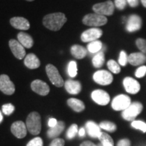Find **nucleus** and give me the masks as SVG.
I'll return each instance as SVG.
<instances>
[{"label":"nucleus","instance_id":"nucleus-20","mask_svg":"<svg viewBox=\"0 0 146 146\" xmlns=\"http://www.w3.org/2000/svg\"><path fill=\"white\" fill-rule=\"evenodd\" d=\"M64 86L67 92L72 95L78 94L81 91V85L77 81L68 80L65 82Z\"/></svg>","mask_w":146,"mask_h":146},{"label":"nucleus","instance_id":"nucleus-32","mask_svg":"<svg viewBox=\"0 0 146 146\" xmlns=\"http://www.w3.org/2000/svg\"><path fill=\"white\" fill-rule=\"evenodd\" d=\"M78 133V126L76 124H72L68 129L67 130L66 132V137L68 139H72L73 138L75 137L76 135Z\"/></svg>","mask_w":146,"mask_h":146},{"label":"nucleus","instance_id":"nucleus-25","mask_svg":"<svg viewBox=\"0 0 146 146\" xmlns=\"http://www.w3.org/2000/svg\"><path fill=\"white\" fill-rule=\"evenodd\" d=\"M71 54L76 59H83L87 56V51L85 47L79 45H74L70 49Z\"/></svg>","mask_w":146,"mask_h":146},{"label":"nucleus","instance_id":"nucleus-37","mask_svg":"<svg viewBox=\"0 0 146 146\" xmlns=\"http://www.w3.org/2000/svg\"><path fill=\"white\" fill-rule=\"evenodd\" d=\"M146 74V66H141L137 69L135 75L137 78H142Z\"/></svg>","mask_w":146,"mask_h":146},{"label":"nucleus","instance_id":"nucleus-24","mask_svg":"<svg viewBox=\"0 0 146 146\" xmlns=\"http://www.w3.org/2000/svg\"><path fill=\"white\" fill-rule=\"evenodd\" d=\"M67 104L73 110L76 112H81L85 110V106L81 100L76 98H70L67 100Z\"/></svg>","mask_w":146,"mask_h":146},{"label":"nucleus","instance_id":"nucleus-23","mask_svg":"<svg viewBox=\"0 0 146 146\" xmlns=\"http://www.w3.org/2000/svg\"><path fill=\"white\" fill-rule=\"evenodd\" d=\"M18 39L20 43L24 47L26 48H31L33 45V40L31 36L29 35L26 33L21 32L18 34Z\"/></svg>","mask_w":146,"mask_h":146},{"label":"nucleus","instance_id":"nucleus-8","mask_svg":"<svg viewBox=\"0 0 146 146\" xmlns=\"http://www.w3.org/2000/svg\"><path fill=\"white\" fill-rule=\"evenodd\" d=\"M94 81L101 85H108L113 81V76L110 72L105 70H98L93 76Z\"/></svg>","mask_w":146,"mask_h":146},{"label":"nucleus","instance_id":"nucleus-30","mask_svg":"<svg viewBox=\"0 0 146 146\" xmlns=\"http://www.w3.org/2000/svg\"><path fill=\"white\" fill-rule=\"evenodd\" d=\"M108 68L114 74H118L120 72V66L118 63L114 60H110L107 63Z\"/></svg>","mask_w":146,"mask_h":146},{"label":"nucleus","instance_id":"nucleus-14","mask_svg":"<svg viewBox=\"0 0 146 146\" xmlns=\"http://www.w3.org/2000/svg\"><path fill=\"white\" fill-rule=\"evenodd\" d=\"M9 46L12 54L17 59L22 60L25 57L26 55L25 49L19 41L15 39H11L9 41Z\"/></svg>","mask_w":146,"mask_h":146},{"label":"nucleus","instance_id":"nucleus-10","mask_svg":"<svg viewBox=\"0 0 146 146\" xmlns=\"http://www.w3.org/2000/svg\"><path fill=\"white\" fill-rule=\"evenodd\" d=\"M103 34L102 29L94 27L84 31L81 35V39L83 42H92L101 37Z\"/></svg>","mask_w":146,"mask_h":146},{"label":"nucleus","instance_id":"nucleus-18","mask_svg":"<svg viewBox=\"0 0 146 146\" xmlns=\"http://www.w3.org/2000/svg\"><path fill=\"white\" fill-rule=\"evenodd\" d=\"M10 24L12 27L19 30L26 31L30 28V23L27 19L23 17H14L10 19Z\"/></svg>","mask_w":146,"mask_h":146},{"label":"nucleus","instance_id":"nucleus-22","mask_svg":"<svg viewBox=\"0 0 146 146\" xmlns=\"http://www.w3.org/2000/svg\"><path fill=\"white\" fill-rule=\"evenodd\" d=\"M65 128V123L62 121H58L55 127L50 128L47 131V136L49 138H56L61 134Z\"/></svg>","mask_w":146,"mask_h":146},{"label":"nucleus","instance_id":"nucleus-45","mask_svg":"<svg viewBox=\"0 0 146 146\" xmlns=\"http://www.w3.org/2000/svg\"><path fill=\"white\" fill-rule=\"evenodd\" d=\"M78 135H79V137H83L85 135V129H84V128H81V129H79V131H78Z\"/></svg>","mask_w":146,"mask_h":146},{"label":"nucleus","instance_id":"nucleus-21","mask_svg":"<svg viewBox=\"0 0 146 146\" xmlns=\"http://www.w3.org/2000/svg\"><path fill=\"white\" fill-rule=\"evenodd\" d=\"M24 63L27 68L30 69H36L39 68L41 64L39 58L34 54H29L27 55L25 57Z\"/></svg>","mask_w":146,"mask_h":146},{"label":"nucleus","instance_id":"nucleus-16","mask_svg":"<svg viewBox=\"0 0 146 146\" xmlns=\"http://www.w3.org/2000/svg\"><path fill=\"white\" fill-rule=\"evenodd\" d=\"M11 131L16 137L23 139L27 135V125L23 121L14 122L11 126Z\"/></svg>","mask_w":146,"mask_h":146},{"label":"nucleus","instance_id":"nucleus-13","mask_svg":"<svg viewBox=\"0 0 146 146\" xmlns=\"http://www.w3.org/2000/svg\"><path fill=\"white\" fill-rule=\"evenodd\" d=\"M123 85L126 91L131 94H136L141 89V85L137 80L132 77H126L123 80Z\"/></svg>","mask_w":146,"mask_h":146},{"label":"nucleus","instance_id":"nucleus-27","mask_svg":"<svg viewBox=\"0 0 146 146\" xmlns=\"http://www.w3.org/2000/svg\"><path fill=\"white\" fill-rule=\"evenodd\" d=\"M102 46H103V44L102 42L99 40H96V41L90 42L87 45V50L92 54H97V53L101 52Z\"/></svg>","mask_w":146,"mask_h":146},{"label":"nucleus","instance_id":"nucleus-1","mask_svg":"<svg viewBox=\"0 0 146 146\" xmlns=\"http://www.w3.org/2000/svg\"><path fill=\"white\" fill-rule=\"evenodd\" d=\"M67 21L65 14L61 12L47 14L43 19V25L51 31H59Z\"/></svg>","mask_w":146,"mask_h":146},{"label":"nucleus","instance_id":"nucleus-2","mask_svg":"<svg viewBox=\"0 0 146 146\" xmlns=\"http://www.w3.org/2000/svg\"><path fill=\"white\" fill-rule=\"evenodd\" d=\"M26 125L27 130L32 135L39 134L41 129V116L36 112H33L29 114L27 118Z\"/></svg>","mask_w":146,"mask_h":146},{"label":"nucleus","instance_id":"nucleus-19","mask_svg":"<svg viewBox=\"0 0 146 146\" xmlns=\"http://www.w3.org/2000/svg\"><path fill=\"white\" fill-rule=\"evenodd\" d=\"M85 129L89 135L93 138H99L102 133L100 126L94 121L87 122L85 124Z\"/></svg>","mask_w":146,"mask_h":146},{"label":"nucleus","instance_id":"nucleus-43","mask_svg":"<svg viewBox=\"0 0 146 146\" xmlns=\"http://www.w3.org/2000/svg\"><path fill=\"white\" fill-rule=\"evenodd\" d=\"M58 120L56 119V118H50V119H49V120H48V126L49 127H50V128H52V127H55V126H56V125H57V123H58Z\"/></svg>","mask_w":146,"mask_h":146},{"label":"nucleus","instance_id":"nucleus-3","mask_svg":"<svg viewBox=\"0 0 146 146\" xmlns=\"http://www.w3.org/2000/svg\"><path fill=\"white\" fill-rule=\"evenodd\" d=\"M143 110V105L140 102H135L122 112V116L124 119L128 121H134L139 114Z\"/></svg>","mask_w":146,"mask_h":146},{"label":"nucleus","instance_id":"nucleus-11","mask_svg":"<svg viewBox=\"0 0 146 146\" xmlns=\"http://www.w3.org/2000/svg\"><path fill=\"white\" fill-rule=\"evenodd\" d=\"M142 26L141 18L137 14H131L127 20L126 29L128 32L133 33L140 30Z\"/></svg>","mask_w":146,"mask_h":146},{"label":"nucleus","instance_id":"nucleus-5","mask_svg":"<svg viewBox=\"0 0 146 146\" xmlns=\"http://www.w3.org/2000/svg\"><path fill=\"white\" fill-rule=\"evenodd\" d=\"M45 70H46L48 78H50V81L53 85L58 87L63 86L64 80L56 66L51 64H49L46 66Z\"/></svg>","mask_w":146,"mask_h":146},{"label":"nucleus","instance_id":"nucleus-47","mask_svg":"<svg viewBox=\"0 0 146 146\" xmlns=\"http://www.w3.org/2000/svg\"><path fill=\"white\" fill-rule=\"evenodd\" d=\"M2 121H3V116H2V114H1V111H0V123H1Z\"/></svg>","mask_w":146,"mask_h":146},{"label":"nucleus","instance_id":"nucleus-39","mask_svg":"<svg viewBox=\"0 0 146 146\" xmlns=\"http://www.w3.org/2000/svg\"><path fill=\"white\" fill-rule=\"evenodd\" d=\"M127 4V0H115L114 5L120 10H123L126 8Z\"/></svg>","mask_w":146,"mask_h":146},{"label":"nucleus","instance_id":"nucleus-17","mask_svg":"<svg viewBox=\"0 0 146 146\" xmlns=\"http://www.w3.org/2000/svg\"><path fill=\"white\" fill-rule=\"evenodd\" d=\"M129 63L132 66H140L146 62V54L142 52L132 53L128 56Z\"/></svg>","mask_w":146,"mask_h":146},{"label":"nucleus","instance_id":"nucleus-15","mask_svg":"<svg viewBox=\"0 0 146 146\" xmlns=\"http://www.w3.org/2000/svg\"><path fill=\"white\" fill-rule=\"evenodd\" d=\"M32 90L36 94L42 96H45L50 93V87L46 83L41 80H35L31 83Z\"/></svg>","mask_w":146,"mask_h":146},{"label":"nucleus","instance_id":"nucleus-36","mask_svg":"<svg viewBox=\"0 0 146 146\" xmlns=\"http://www.w3.org/2000/svg\"><path fill=\"white\" fill-rule=\"evenodd\" d=\"M128 62H129V61H128V56L127 53L125 51H121L120 53L119 59H118V64L120 66H125Z\"/></svg>","mask_w":146,"mask_h":146},{"label":"nucleus","instance_id":"nucleus-26","mask_svg":"<svg viewBox=\"0 0 146 146\" xmlns=\"http://www.w3.org/2000/svg\"><path fill=\"white\" fill-rule=\"evenodd\" d=\"M105 62V56L104 53L103 52H100L95 55L92 59L93 65L95 68H101L104 65V63Z\"/></svg>","mask_w":146,"mask_h":146},{"label":"nucleus","instance_id":"nucleus-7","mask_svg":"<svg viewBox=\"0 0 146 146\" xmlns=\"http://www.w3.org/2000/svg\"><path fill=\"white\" fill-rule=\"evenodd\" d=\"M131 101L129 96L121 94L116 96L112 102V108L116 111L125 110L131 105Z\"/></svg>","mask_w":146,"mask_h":146},{"label":"nucleus","instance_id":"nucleus-12","mask_svg":"<svg viewBox=\"0 0 146 146\" xmlns=\"http://www.w3.org/2000/svg\"><path fill=\"white\" fill-rule=\"evenodd\" d=\"M91 98L98 104L106 106L110 102V98L106 91L102 89H97L91 93Z\"/></svg>","mask_w":146,"mask_h":146},{"label":"nucleus","instance_id":"nucleus-42","mask_svg":"<svg viewBox=\"0 0 146 146\" xmlns=\"http://www.w3.org/2000/svg\"><path fill=\"white\" fill-rule=\"evenodd\" d=\"M127 3L132 8H136L139 4V0H127Z\"/></svg>","mask_w":146,"mask_h":146},{"label":"nucleus","instance_id":"nucleus-31","mask_svg":"<svg viewBox=\"0 0 146 146\" xmlns=\"http://www.w3.org/2000/svg\"><path fill=\"white\" fill-rule=\"evenodd\" d=\"M77 64L74 61H70L68 66V73L70 77H75L77 74Z\"/></svg>","mask_w":146,"mask_h":146},{"label":"nucleus","instance_id":"nucleus-38","mask_svg":"<svg viewBox=\"0 0 146 146\" xmlns=\"http://www.w3.org/2000/svg\"><path fill=\"white\" fill-rule=\"evenodd\" d=\"M27 146H43V140L41 137H35L27 143Z\"/></svg>","mask_w":146,"mask_h":146},{"label":"nucleus","instance_id":"nucleus-29","mask_svg":"<svg viewBox=\"0 0 146 146\" xmlns=\"http://www.w3.org/2000/svg\"><path fill=\"white\" fill-rule=\"evenodd\" d=\"M99 126L101 129L111 133H113L114 132V131H116V129H117L116 125H115L114 123H112V122H110V121L102 122V123H100Z\"/></svg>","mask_w":146,"mask_h":146},{"label":"nucleus","instance_id":"nucleus-46","mask_svg":"<svg viewBox=\"0 0 146 146\" xmlns=\"http://www.w3.org/2000/svg\"><path fill=\"white\" fill-rule=\"evenodd\" d=\"M141 1L142 5H143L145 8H146V0H141Z\"/></svg>","mask_w":146,"mask_h":146},{"label":"nucleus","instance_id":"nucleus-49","mask_svg":"<svg viewBox=\"0 0 146 146\" xmlns=\"http://www.w3.org/2000/svg\"><path fill=\"white\" fill-rule=\"evenodd\" d=\"M27 1H34V0H27Z\"/></svg>","mask_w":146,"mask_h":146},{"label":"nucleus","instance_id":"nucleus-41","mask_svg":"<svg viewBox=\"0 0 146 146\" xmlns=\"http://www.w3.org/2000/svg\"><path fill=\"white\" fill-rule=\"evenodd\" d=\"M117 146H131V141L129 139H120L118 142Z\"/></svg>","mask_w":146,"mask_h":146},{"label":"nucleus","instance_id":"nucleus-40","mask_svg":"<svg viewBox=\"0 0 146 146\" xmlns=\"http://www.w3.org/2000/svg\"><path fill=\"white\" fill-rule=\"evenodd\" d=\"M65 142L62 139L56 138L51 142L50 146H64Z\"/></svg>","mask_w":146,"mask_h":146},{"label":"nucleus","instance_id":"nucleus-44","mask_svg":"<svg viewBox=\"0 0 146 146\" xmlns=\"http://www.w3.org/2000/svg\"><path fill=\"white\" fill-rule=\"evenodd\" d=\"M80 146H97V145H95V144L94 143H92L91 141H86L83 142Z\"/></svg>","mask_w":146,"mask_h":146},{"label":"nucleus","instance_id":"nucleus-48","mask_svg":"<svg viewBox=\"0 0 146 146\" xmlns=\"http://www.w3.org/2000/svg\"><path fill=\"white\" fill-rule=\"evenodd\" d=\"M97 146H104L103 145H102V144L100 143H99V144H98V145H97Z\"/></svg>","mask_w":146,"mask_h":146},{"label":"nucleus","instance_id":"nucleus-33","mask_svg":"<svg viewBox=\"0 0 146 146\" xmlns=\"http://www.w3.org/2000/svg\"><path fill=\"white\" fill-rule=\"evenodd\" d=\"M131 126L136 129L141 130L142 132L146 133V123L141 120H134L131 123Z\"/></svg>","mask_w":146,"mask_h":146},{"label":"nucleus","instance_id":"nucleus-35","mask_svg":"<svg viewBox=\"0 0 146 146\" xmlns=\"http://www.w3.org/2000/svg\"><path fill=\"white\" fill-rule=\"evenodd\" d=\"M14 110H15V107L12 104H6L2 106V111L3 114L7 115V116L12 114L14 112Z\"/></svg>","mask_w":146,"mask_h":146},{"label":"nucleus","instance_id":"nucleus-4","mask_svg":"<svg viewBox=\"0 0 146 146\" xmlns=\"http://www.w3.org/2000/svg\"><path fill=\"white\" fill-rule=\"evenodd\" d=\"M108 23L107 18L104 16L94 13L88 14L84 16L83 23L84 25L89 27H98L105 25Z\"/></svg>","mask_w":146,"mask_h":146},{"label":"nucleus","instance_id":"nucleus-6","mask_svg":"<svg viewBox=\"0 0 146 146\" xmlns=\"http://www.w3.org/2000/svg\"><path fill=\"white\" fill-rule=\"evenodd\" d=\"M114 4L110 0L103 3H98L93 6L95 13L102 16H111L114 12Z\"/></svg>","mask_w":146,"mask_h":146},{"label":"nucleus","instance_id":"nucleus-34","mask_svg":"<svg viewBox=\"0 0 146 146\" xmlns=\"http://www.w3.org/2000/svg\"><path fill=\"white\" fill-rule=\"evenodd\" d=\"M137 47L142 53L146 54V39L139 38L135 41Z\"/></svg>","mask_w":146,"mask_h":146},{"label":"nucleus","instance_id":"nucleus-9","mask_svg":"<svg viewBox=\"0 0 146 146\" xmlns=\"http://www.w3.org/2000/svg\"><path fill=\"white\" fill-rule=\"evenodd\" d=\"M0 90L5 95H12L15 92L14 84L6 74L0 75Z\"/></svg>","mask_w":146,"mask_h":146},{"label":"nucleus","instance_id":"nucleus-28","mask_svg":"<svg viewBox=\"0 0 146 146\" xmlns=\"http://www.w3.org/2000/svg\"><path fill=\"white\" fill-rule=\"evenodd\" d=\"M98 139L104 146H114V141L112 138L107 133L102 132Z\"/></svg>","mask_w":146,"mask_h":146}]
</instances>
